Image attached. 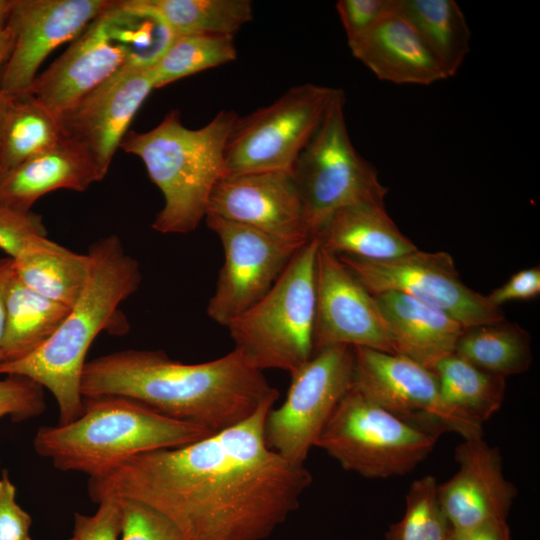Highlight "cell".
I'll list each match as a JSON object with an SVG mask.
<instances>
[{
    "instance_id": "cell-1",
    "label": "cell",
    "mask_w": 540,
    "mask_h": 540,
    "mask_svg": "<svg viewBox=\"0 0 540 540\" xmlns=\"http://www.w3.org/2000/svg\"><path fill=\"white\" fill-rule=\"evenodd\" d=\"M267 403L249 418L192 443L136 455L89 478L98 503L115 496L168 518L184 540H263L300 505L312 475L271 450Z\"/></svg>"
},
{
    "instance_id": "cell-2",
    "label": "cell",
    "mask_w": 540,
    "mask_h": 540,
    "mask_svg": "<svg viewBox=\"0 0 540 540\" xmlns=\"http://www.w3.org/2000/svg\"><path fill=\"white\" fill-rule=\"evenodd\" d=\"M81 394L126 397L212 433L240 423L279 397L263 371L235 349L194 364L174 360L162 350L99 356L84 365Z\"/></svg>"
},
{
    "instance_id": "cell-3",
    "label": "cell",
    "mask_w": 540,
    "mask_h": 540,
    "mask_svg": "<svg viewBox=\"0 0 540 540\" xmlns=\"http://www.w3.org/2000/svg\"><path fill=\"white\" fill-rule=\"evenodd\" d=\"M87 253L89 278L55 333L24 358L0 364V374L27 377L54 396L58 424H68L81 415V377L89 347L102 331H127L119 306L142 280L139 262L126 253L117 235L98 239Z\"/></svg>"
},
{
    "instance_id": "cell-4",
    "label": "cell",
    "mask_w": 540,
    "mask_h": 540,
    "mask_svg": "<svg viewBox=\"0 0 540 540\" xmlns=\"http://www.w3.org/2000/svg\"><path fill=\"white\" fill-rule=\"evenodd\" d=\"M211 433L126 397L99 396L83 398V411L74 421L40 427L33 447L56 469L95 478L136 455L183 446Z\"/></svg>"
},
{
    "instance_id": "cell-5",
    "label": "cell",
    "mask_w": 540,
    "mask_h": 540,
    "mask_svg": "<svg viewBox=\"0 0 540 540\" xmlns=\"http://www.w3.org/2000/svg\"><path fill=\"white\" fill-rule=\"evenodd\" d=\"M237 118L233 110H220L205 126L189 129L171 110L149 131H127L119 148L143 161L164 198L155 231L187 234L205 218L212 190L224 176V149Z\"/></svg>"
},
{
    "instance_id": "cell-6",
    "label": "cell",
    "mask_w": 540,
    "mask_h": 540,
    "mask_svg": "<svg viewBox=\"0 0 540 540\" xmlns=\"http://www.w3.org/2000/svg\"><path fill=\"white\" fill-rule=\"evenodd\" d=\"M319 247L317 237L307 241L271 289L226 327L234 349L260 371L291 375L314 355Z\"/></svg>"
},
{
    "instance_id": "cell-7",
    "label": "cell",
    "mask_w": 540,
    "mask_h": 540,
    "mask_svg": "<svg viewBox=\"0 0 540 540\" xmlns=\"http://www.w3.org/2000/svg\"><path fill=\"white\" fill-rule=\"evenodd\" d=\"M344 106V91L335 89L322 120L291 169L311 238L340 208L363 200L385 201L388 192L375 167L354 147Z\"/></svg>"
},
{
    "instance_id": "cell-8",
    "label": "cell",
    "mask_w": 540,
    "mask_h": 540,
    "mask_svg": "<svg viewBox=\"0 0 540 540\" xmlns=\"http://www.w3.org/2000/svg\"><path fill=\"white\" fill-rule=\"evenodd\" d=\"M439 437L400 420L352 386L315 447L346 471L386 479L411 473L433 451Z\"/></svg>"
},
{
    "instance_id": "cell-9",
    "label": "cell",
    "mask_w": 540,
    "mask_h": 540,
    "mask_svg": "<svg viewBox=\"0 0 540 540\" xmlns=\"http://www.w3.org/2000/svg\"><path fill=\"white\" fill-rule=\"evenodd\" d=\"M336 88H290L272 104L236 119L224 149V176L291 170L318 127Z\"/></svg>"
},
{
    "instance_id": "cell-10",
    "label": "cell",
    "mask_w": 540,
    "mask_h": 540,
    "mask_svg": "<svg viewBox=\"0 0 540 540\" xmlns=\"http://www.w3.org/2000/svg\"><path fill=\"white\" fill-rule=\"evenodd\" d=\"M354 348L334 345L314 353L291 374L284 402L271 408L264 424L268 447L304 464L337 405L352 387Z\"/></svg>"
},
{
    "instance_id": "cell-11",
    "label": "cell",
    "mask_w": 540,
    "mask_h": 540,
    "mask_svg": "<svg viewBox=\"0 0 540 540\" xmlns=\"http://www.w3.org/2000/svg\"><path fill=\"white\" fill-rule=\"evenodd\" d=\"M353 348L352 386L367 399L429 433L454 432L463 439L483 435V425L444 403L434 370L399 354Z\"/></svg>"
},
{
    "instance_id": "cell-12",
    "label": "cell",
    "mask_w": 540,
    "mask_h": 540,
    "mask_svg": "<svg viewBox=\"0 0 540 540\" xmlns=\"http://www.w3.org/2000/svg\"><path fill=\"white\" fill-rule=\"evenodd\" d=\"M337 257L372 295L404 293L446 312L465 328L505 319L501 309L491 305L485 295L462 282L447 252L418 249L385 261Z\"/></svg>"
},
{
    "instance_id": "cell-13",
    "label": "cell",
    "mask_w": 540,
    "mask_h": 540,
    "mask_svg": "<svg viewBox=\"0 0 540 540\" xmlns=\"http://www.w3.org/2000/svg\"><path fill=\"white\" fill-rule=\"evenodd\" d=\"M204 219L224 251V263L206 311L211 320L227 327L271 289L304 244L284 241L215 215Z\"/></svg>"
},
{
    "instance_id": "cell-14",
    "label": "cell",
    "mask_w": 540,
    "mask_h": 540,
    "mask_svg": "<svg viewBox=\"0 0 540 540\" xmlns=\"http://www.w3.org/2000/svg\"><path fill=\"white\" fill-rule=\"evenodd\" d=\"M334 345L395 354L390 331L374 296L337 255L320 245L316 260L314 353Z\"/></svg>"
},
{
    "instance_id": "cell-15",
    "label": "cell",
    "mask_w": 540,
    "mask_h": 540,
    "mask_svg": "<svg viewBox=\"0 0 540 540\" xmlns=\"http://www.w3.org/2000/svg\"><path fill=\"white\" fill-rule=\"evenodd\" d=\"M110 0H15L8 24L15 44L1 76L0 93L12 97L31 88L36 72L59 45L77 38Z\"/></svg>"
},
{
    "instance_id": "cell-16",
    "label": "cell",
    "mask_w": 540,
    "mask_h": 540,
    "mask_svg": "<svg viewBox=\"0 0 540 540\" xmlns=\"http://www.w3.org/2000/svg\"><path fill=\"white\" fill-rule=\"evenodd\" d=\"M206 215H215L303 245L311 239L304 205L291 170L223 176L214 186Z\"/></svg>"
},
{
    "instance_id": "cell-17",
    "label": "cell",
    "mask_w": 540,
    "mask_h": 540,
    "mask_svg": "<svg viewBox=\"0 0 540 540\" xmlns=\"http://www.w3.org/2000/svg\"><path fill=\"white\" fill-rule=\"evenodd\" d=\"M154 88L151 68H121L59 115L62 135L79 143L105 177L131 121Z\"/></svg>"
},
{
    "instance_id": "cell-18",
    "label": "cell",
    "mask_w": 540,
    "mask_h": 540,
    "mask_svg": "<svg viewBox=\"0 0 540 540\" xmlns=\"http://www.w3.org/2000/svg\"><path fill=\"white\" fill-rule=\"evenodd\" d=\"M455 460L457 472L437 486L453 531L507 521L517 488L503 473L498 447L488 444L483 435L465 438L455 448Z\"/></svg>"
},
{
    "instance_id": "cell-19",
    "label": "cell",
    "mask_w": 540,
    "mask_h": 540,
    "mask_svg": "<svg viewBox=\"0 0 540 540\" xmlns=\"http://www.w3.org/2000/svg\"><path fill=\"white\" fill-rule=\"evenodd\" d=\"M125 66H129L128 51L103 12L45 72L36 76L27 93L59 117Z\"/></svg>"
},
{
    "instance_id": "cell-20",
    "label": "cell",
    "mask_w": 540,
    "mask_h": 540,
    "mask_svg": "<svg viewBox=\"0 0 540 540\" xmlns=\"http://www.w3.org/2000/svg\"><path fill=\"white\" fill-rule=\"evenodd\" d=\"M352 55L378 79L394 84L431 85L447 79L412 25L392 10L349 45Z\"/></svg>"
},
{
    "instance_id": "cell-21",
    "label": "cell",
    "mask_w": 540,
    "mask_h": 540,
    "mask_svg": "<svg viewBox=\"0 0 540 540\" xmlns=\"http://www.w3.org/2000/svg\"><path fill=\"white\" fill-rule=\"evenodd\" d=\"M103 178L86 150L63 136L53 147L0 176V205L29 211L47 193L59 189L82 192Z\"/></svg>"
},
{
    "instance_id": "cell-22",
    "label": "cell",
    "mask_w": 540,
    "mask_h": 540,
    "mask_svg": "<svg viewBox=\"0 0 540 540\" xmlns=\"http://www.w3.org/2000/svg\"><path fill=\"white\" fill-rule=\"evenodd\" d=\"M373 296L387 323L395 354L434 370L455 353L465 327L452 316L401 292Z\"/></svg>"
},
{
    "instance_id": "cell-23",
    "label": "cell",
    "mask_w": 540,
    "mask_h": 540,
    "mask_svg": "<svg viewBox=\"0 0 540 540\" xmlns=\"http://www.w3.org/2000/svg\"><path fill=\"white\" fill-rule=\"evenodd\" d=\"M335 255L385 261L418 250L389 216L384 200H363L334 212L317 236Z\"/></svg>"
},
{
    "instance_id": "cell-24",
    "label": "cell",
    "mask_w": 540,
    "mask_h": 540,
    "mask_svg": "<svg viewBox=\"0 0 540 540\" xmlns=\"http://www.w3.org/2000/svg\"><path fill=\"white\" fill-rule=\"evenodd\" d=\"M13 266L16 277L30 290L71 308L89 278L90 257L40 236L13 259Z\"/></svg>"
},
{
    "instance_id": "cell-25",
    "label": "cell",
    "mask_w": 540,
    "mask_h": 540,
    "mask_svg": "<svg viewBox=\"0 0 540 540\" xmlns=\"http://www.w3.org/2000/svg\"><path fill=\"white\" fill-rule=\"evenodd\" d=\"M441 65L447 78L457 74L470 51L471 31L453 0H392Z\"/></svg>"
},
{
    "instance_id": "cell-26",
    "label": "cell",
    "mask_w": 540,
    "mask_h": 540,
    "mask_svg": "<svg viewBox=\"0 0 540 540\" xmlns=\"http://www.w3.org/2000/svg\"><path fill=\"white\" fill-rule=\"evenodd\" d=\"M69 310L30 290L15 275L8 293L0 364L37 350L55 333Z\"/></svg>"
},
{
    "instance_id": "cell-27",
    "label": "cell",
    "mask_w": 540,
    "mask_h": 540,
    "mask_svg": "<svg viewBox=\"0 0 540 540\" xmlns=\"http://www.w3.org/2000/svg\"><path fill=\"white\" fill-rule=\"evenodd\" d=\"M62 138L58 117L32 94L9 97L0 135V176Z\"/></svg>"
},
{
    "instance_id": "cell-28",
    "label": "cell",
    "mask_w": 540,
    "mask_h": 540,
    "mask_svg": "<svg viewBox=\"0 0 540 540\" xmlns=\"http://www.w3.org/2000/svg\"><path fill=\"white\" fill-rule=\"evenodd\" d=\"M444 403L483 425L502 406L506 378L485 371L453 353L434 368Z\"/></svg>"
},
{
    "instance_id": "cell-29",
    "label": "cell",
    "mask_w": 540,
    "mask_h": 540,
    "mask_svg": "<svg viewBox=\"0 0 540 540\" xmlns=\"http://www.w3.org/2000/svg\"><path fill=\"white\" fill-rule=\"evenodd\" d=\"M455 354L490 373L507 377L526 372L532 362L531 337L502 319L465 328Z\"/></svg>"
},
{
    "instance_id": "cell-30",
    "label": "cell",
    "mask_w": 540,
    "mask_h": 540,
    "mask_svg": "<svg viewBox=\"0 0 540 540\" xmlns=\"http://www.w3.org/2000/svg\"><path fill=\"white\" fill-rule=\"evenodd\" d=\"M174 36L233 35L253 19L250 0H147Z\"/></svg>"
},
{
    "instance_id": "cell-31",
    "label": "cell",
    "mask_w": 540,
    "mask_h": 540,
    "mask_svg": "<svg viewBox=\"0 0 540 540\" xmlns=\"http://www.w3.org/2000/svg\"><path fill=\"white\" fill-rule=\"evenodd\" d=\"M237 58L233 35L192 34L177 36L151 68L155 88Z\"/></svg>"
},
{
    "instance_id": "cell-32",
    "label": "cell",
    "mask_w": 540,
    "mask_h": 540,
    "mask_svg": "<svg viewBox=\"0 0 540 540\" xmlns=\"http://www.w3.org/2000/svg\"><path fill=\"white\" fill-rule=\"evenodd\" d=\"M434 476L410 485L402 518L389 526L386 540H451L453 529L440 505Z\"/></svg>"
},
{
    "instance_id": "cell-33",
    "label": "cell",
    "mask_w": 540,
    "mask_h": 540,
    "mask_svg": "<svg viewBox=\"0 0 540 540\" xmlns=\"http://www.w3.org/2000/svg\"><path fill=\"white\" fill-rule=\"evenodd\" d=\"M120 501V540H184L178 528L157 510L131 499L120 498Z\"/></svg>"
},
{
    "instance_id": "cell-34",
    "label": "cell",
    "mask_w": 540,
    "mask_h": 540,
    "mask_svg": "<svg viewBox=\"0 0 540 540\" xmlns=\"http://www.w3.org/2000/svg\"><path fill=\"white\" fill-rule=\"evenodd\" d=\"M45 408L44 388L38 383L17 375L0 380V418L23 421L41 415Z\"/></svg>"
},
{
    "instance_id": "cell-35",
    "label": "cell",
    "mask_w": 540,
    "mask_h": 540,
    "mask_svg": "<svg viewBox=\"0 0 540 540\" xmlns=\"http://www.w3.org/2000/svg\"><path fill=\"white\" fill-rule=\"evenodd\" d=\"M47 236L41 215L0 205V249L17 258L36 237Z\"/></svg>"
},
{
    "instance_id": "cell-36",
    "label": "cell",
    "mask_w": 540,
    "mask_h": 540,
    "mask_svg": "<svg viewBox=\"0 0 540 540\" xmlns=\"http://www.w3.org/2000/svg\"><path fill=\"white\" fill-rule=\"evenodd\" d=\"M93 515L76 512L72 536L68 540H120L122 507L120 498L101 499Z\"/></svg>"
},
{
    "instance_id": "cell-37",
    "label": "cell",
    "mask_w": 540,
    "mask_h": 540,
    "mask_svg": "<svg viewBox=\"0 0 540 540\" xmlns=\"http://www.w3.org/2000/svg\"><path fill=\"white\" fill-rule=\"evenodd\" d=\"M392 0H339L336 10L345 30L348 46L366 35L387 13Z\"/></svg>"
},
{
    "instance_id": "cell-38",
    "label": "cell",
    "mask_w": 540,
    "mask_h": 540,
    "mask_svg": "<svg viewBox=\"0 0 540 540\" xmlns=\"http://www.w3.org/2000/svg\"><path fill=\"white\" fill-rule=\"evenodd\" d=\"M31 516L16 502V488L6 470L0 477V540H31Z\"/></svg>"
},
{
    "instance_id": "cell-39",
    "label": "cell",
    "mask_w": 540,
    "mask_h": 540,
    "mask_svg": "<svg viewBox=\"0 0 540 540\" xmlns=\"http://www.w3.org/2000/svg\"><path fill=\"white\" fill-rule=\"evenodd\" d=\"M540 294V268H526L512 275L507 282L487 295L494 307L515 300H529Z\"/></svg>"
},
{
    "instance_id": "cell-40",
    "label": "cell",
    "mask_w": 540,
    "mask_h": 540,
    "mask_svg": "<svg viewBox=\"0 0 540 540\" xmlns=\"http://www.w3.org/2000/svg\"><path fill=\"white\" fill-rule=\"evenodd\" d=\"M451 540H512V537L507 521H495L453 531Z\"/></svg>"
},
{
    "instance_id": "cell-41",
    "label": "cell",
    "mask_w": 540,
    "mask_h": 540,
    "mask_svg": "<svg viewBox=\"0 0 540 540\" xmlns=\"http://www.w3.org/2000/svg\"><path fill=\"white\" fill-rule=\"evenodd\" d=\"M14 276L13 259L10 257L0 258V350L6 320L8 293Z\"/></svg>"
},
{
    "instance_id": "cell-42",
    "label": "cell",
    "mask_w": 540,
    "mask_h": 540,
    "mask_svg": "<svg viewBox=\"0 0 540 540\" xmlns=\"http://www.w3.org/2000/svg\"><path fill=\"white\" fill-rule=\"evenodd\" d=\"M15 44V32L13 28L7 26L0 30V83L3 69L9 60Z\"/></svg>"
},
{
    "instance_id": "cell-43",
    "label": "cell",
    "mask_w": 540,
    "mask_h": 540,
    "mask_svg": "<svg viewBox=\"0 0 540 540\" xmlns=\"http://www.w3.org/2000/svg\"><path fill=\"white\" fill-rule=\"evenodd\" d=\"M15 0H0V30L4 29L11 17Z\"/></svg>"
},
{
    "instance_id": "cell-44",
    "label": "cell",
    "mask_w": 540,
    "mask_h": 540,
    "mask_svg": "<svg viewBox=\"0 0 540 540\" xmlns=\"http://www.w3.org/2000/svg\"><path fill=\"white\" fill-rule=\"evenodd\" d=\"M8 101H9V97L0 93V135H1L2 123L5 116Z\"/></svg>"
},
{
    "instance_id": "cell-45",
    "label": "cell",
    "mask_w": 540,
    "mask_h": 540,
    "mask_svg": "<svg viewBox=\"0 0 540 540\" xmlns=\"http://www.w3.org/2000/svg\"><path fill=\"white\" fill-rule=\"evenodd\" d=\"M452 537V536H451Z\"/></svg>"
}]
</instances>
